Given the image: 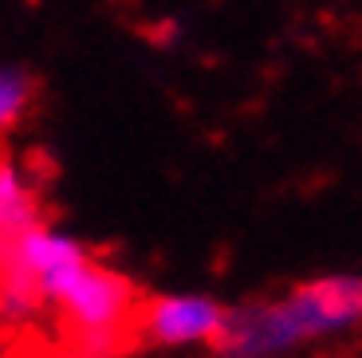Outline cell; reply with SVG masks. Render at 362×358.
<instances>
[{"label":"cell","mask_w":362,"mask_h":358,"mask_svg":"<svg viewBox=\"0 0 362 358\" xmlns=\"http://www.w3.org/2000/svg\"><path fill=\"white\" fill-rule=\"evenodd\" d=\"M150 296L122 272L87 260L55 296V339L64 358H118L146 342Z\"/></svg>","instance_id":"6da1fadb"},{"label":"cell","mask_w":362,"mask_h":358,"mask_svg":"<svg viewBox=\"0 0 362 358\" xmlns=\"http://www.w3.org/2000/svg\"><path fill=\"white\" fill-rule=\"evenodd\" d=\"M40 79H32L28 71H0V134L20 126L28 118V110L36 107Z\"/></svg>","instance_id":"5b68a950"},{"label":"cell","mask_w":362,"mask_h":358,"mask_svg":"<svg viewBox=\"0 0 362 358\" xmlns=\"http://www.w3.org/2000/svg\"><path fill=\"white\" fill-rule=\"evenodd\" d=\"M296 342H303V335L291 319L288 299H260V304L233 307L209 347L221 358H268Z\"/></svg>","instance_id":"7a4b0ae2"},{"label":"cell","mask_w":362,"mask_h":358,"mask_svg":"<svg viewBox=\"0 0 362 358\" xmlns=\"http://www.w3.org/2000/svg\"><path fill=\"white\" fill-rule=\"evenodd\" d=\"M0 158H4V146H0Z\"/></svg>","instance_id":"8992f818"},{"label":"cell","mask_w":362,"mask_h":358,"mask_svg":"<svg viewBox=\"0 0 362 358\" xmlns=\"http://www.w3.org/2000/svg\"><path fill=\"white\" fill-rule=\"evenodd\" d=\"M225 307L213 299L197 296H150L146 307V342H165V347H181V342H213L217 331L225 327Z\"/></svg>","instance_id":"277c9868"},{"label":"cell","mask_w":362,"mask_h":358,"mask_svg":"<svg viewBox=\"0 0 362 358\" xmlns=\"http://www.w3.org/2000/svg\"><path fill=\"white\" fill-rule=\"evenodd\" d=\"M288 307H291V319H296L303 339L335 331V327H346V323L362 319V279L327 276V279L299 284L288 296Z\"/></svg>","instance_id":"3957f363"}]
</instances>
